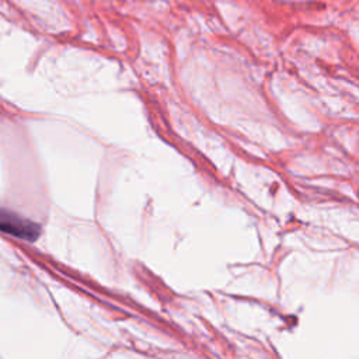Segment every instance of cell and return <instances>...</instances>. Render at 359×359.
Returning <instances> with one entry per match:
<instances>
[{"instance_id": "1", "label": "cell", "mask_w": 359, "mask_h": 359, "mask_svg": "<svg viewBox=\"0 0 359 359\" xmlns=\"http://www.w3.org/2000/svg\"><path fill=\"white\" fill-rule=\"evenodd\" d=\"M0 230L29 241L39 236V227L36 223L3 209H0Z\"/></svg>"}]
</instances>
